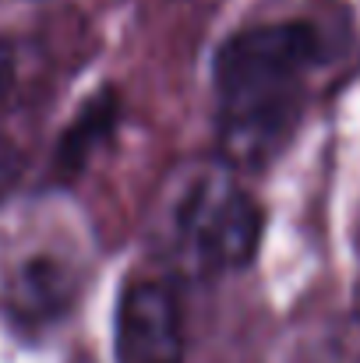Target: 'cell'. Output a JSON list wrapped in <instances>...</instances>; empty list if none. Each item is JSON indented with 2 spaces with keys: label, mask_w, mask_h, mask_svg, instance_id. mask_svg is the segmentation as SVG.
Here are the masks:
<instances>
[{
  "label": "cell",
  "mask_w": 360,
  "mask_h": 363,
  "mask_svg": "<svg viewBox=\"0 0 360 363\" xmlns=\"http://www.w3.org/2000/svg\"><path fill=\"white\" fill-rule=\"evenodd\" d=\"M75 296V279L57 257H32L11 289V307L21 321H50Z\"/></svg>",
  "instance_id": "cell-4"
},
{
  "label": "cell",
  "mask_w": 360,
  "mask_h": 363,
  "mask_svg": "<svg viewBox=\"0 0 360 363\" xmlns=\"http://www.w3.org/2000/svg\"><path fill=\"white\" fill-rule=\"evenodd\" d=\"M261 243V208L230 173H202L173 212V250L187 275L247 268Z\"/></svg>",
  "instance_id": "cell-2"
},
{
  "label": "cell",
  "mask_w": 360,
  "mask_h": 363,
  "mask_svg": "<svg viewBox=\"0 0 360 363\" xmlns=\"http://www.w3.org/2000/svg\"><path fill=\"white\" fill-rule=\"evenodd\" d=\"M11 85H14V53L7 43H0V103L7 99Z\"/></svg>",
  "instance_id": "cell-6"
},
{
  "label": "cell",
  "mask_w": 360,
  "mask_h": 363,
  "mask_svg": "<svg viewBox=\"0 0 360 363\" xmlns=\"http://www.w3.org/2000/svg\"><path fill=\"white\" fill-rule=\"evenodd\" d=\"M354 303H357V314H360V275H357V289H354Z\"/></svg>",
  "instance_id": "cell-8"
},
{
  "label": "cell",
  "mask_w": 360,
  "mask_h": 363,
  "mask_svg": "<svg viewBox=\"0 0 360 363\" xmlns=\"http://www.w3.org/2000/svg\"><path fill=\"white\" fill-rule=\"evenodd\" d=\"M117 363H184V314L163 279H131L114 318Z\"/></svg>",
  "instance_id": "cell-3"
},
{
  "label": "cell",
  "mask_w": 360,
  "mask_h": 363,
  "mask_svg": "<svg viewBox=\"0 0 360 363\" xmlns=\"http://www.w3.org/2000/svg\"><path fill=\"white\" fill-rule=\"evenodd\" d=\"M117 127V96L114 89H103L96 99L85 103V110L75 117L71 130L60 138V148H57V166L60 173H78L92 152L114 134Z\"/></svg>",
  "instance_id": "cell-5"
},
{
  "label": "cell",
  "mask_w": 360,
  "mask_h": 363,
  "mask_svg": "<svg viewBox=\"0 0 360 363\" xmlns=\"http://www.w3.org/2000/svg\"><path fill=\"white\" fill-rule=\"evenodd\" d=\"M322 53V32L304 18L240 28L216 50L219 148L230 166L258 169L286 145L304 106V78Z\"/></svg>",
  "instance_id": "cell-1"
},
{
  "label": "cell",
  "mask_w": 360,
  "mask_h": 363,
  "mask_svg": "<svg viewBox=\"0 0 360 363\" xmlns=\"http://www.w3.org/2000/svg\"><path fill=\"white\" fill-rule=\"evenodd\" d=\"M7 180H14V152H11V145L0 141V187Z\"/></svg>",
  "instance_id": "cell-7"
}]
</instances>
